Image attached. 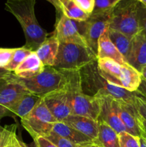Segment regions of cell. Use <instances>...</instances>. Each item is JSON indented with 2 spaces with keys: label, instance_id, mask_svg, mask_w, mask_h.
<instances>
[{
  "label": "cell",
  "instance_id": "cell-32",
  "mask_svg": "<svg viewBox=\"0 0 146 147\" xmlns=\"http://www.w3.org/2000/svg\"><path fill=\"white\" fill-rule=\"evenodd\" d=\"M135 105L139 115L146 121V98L140 96L138 93L135 97Z\"/></svg>",
  "mask_w": 146,
  "mask_h": 147
},
{
  "label": "cell",
  "instance_id": "cell-21",
  "mask_svg": "<svg viewBox=\"0 0 146 147\" xmlns=\"http://www.w3.org/2000/svg\"><path fill=\"white\" fill-rule=\"evenodd\" d=\"M52 131L77 145L84 144L92 142L91 139L85 135L62 121L56 122L53 126Z\"/></svg>",
  "mask_w": 146,
  "mask_h": 147
},
{
  "label": "cell",
  "instance_id": "cell-17",
  "mask_svg": "<svg viewBox=\"0 0 146 147\" xmlns=\"http://www.w3.org/2000/svg\"><path fill=\"white\" fill-rule=\"evenodd\" d=\"M45 66L35 52H31L13 73L19 78L29 79L42 73Z\"/></svg>",
  "mask_w": 146,
  "mask_h": 147
},
{
  "label": "cell",
  "instance_id": "cell-15",
  "mask_svg": "<svg viewBox=\"0 0 146 147\" xmlns=\"http://www.w3.org/2000/svg\"><path fill=\"white\" fill-rule=\"evenodd\" d=\"M118 112L126 132L133 136L140 137L141 132L138 123L140 115L136 109L135 105L119 100Z\"/></svg>",
  "mask_w": 146,
  "mask_h": 147
},
{
  "label": "cell",
  "instance_id": "cell-8",
  "mask_svg": "<svg viewBox=\"0 0 146 147\" xmlns=\"http://www.w3.org/2000/svg\"><path fill=\"white\" fill-rule=\"evenodd\" d=\"M56 122L57 121L49 111L43 98L29 114L21 119V125L33 140L40 136H46L51 133Z\"/></svg>",
  "mask_w": 146,
  "mask_h": 147
},
{
  "label": "cell",
  "instance_id": "cell-33",
  "mask_svg": "<svg viewBox=\"0 0 146 147\" xmlns=\"http://www.w3.org/2000/svg\"><path fill=\"white\" fill-rule=\"evenodd\" d=\"M82 11L90 15L94 7V0H74Z\"/></svg>",
  "mask_w": 146,
  "mask_h": 147
},
{
  "label": "cell",
  "instance_id": "cell-41",
  "mask_svg": "<svg viewBox=\"0 0 146 147\" xmlns=\"http://www.w3.org/2000/svg\"><path fill=\"white\" fill-rule=\"evenodd\" d=\"M140 147H146V139L143 136L140 137Z\"/></svg>",
  "mask_w": 146,
  "mask_h": 147
},
{
  "label": "cell",
  "instance_id": "cell-20",
  "mask_svg": "<svg viewBox=\"0 0 146 147\" xmlns=\"http://www.w3.org/2000/svg\"><path fill=\"white\" fill-rule=\"evenodd\" d=\"M42 97L31 93L23 95L10 109V116H18L20 119L26 117L34 108L41 101Z\"/></svg>",
  "mask_w": 146,
  "mask_h": 147
},
{
  "label": "cell",
  "instance_id": "cell-2",
  "mask_svg": "<svg viewBox=\"0 0 146 147\" xmlns=\"http://www.w3.org/2000/svg\"><path fill=\"white\" fill-rule=\"evenodd\" d=\"M97 59L80 70L81 87L84 93L90 96H110L120 101L135 104L137 92H130L109 83L100 75Z\"/></svg>",
  "mask_w": 146,
  "mask_h": 147
},
{
  "label": "cell",
  "instance_id": "cell-25",
  "mask_svg": "<svg viewBox=\"0 0 146 147\" xmlns=\"http://www.w3.org/2000/svg\"><path fill=\"white\" fill-rule=\"evenodd\" d=\"M32 51H31L29 49L26 48L25 47H19L15 48L14 55L11 58V61L9 62L8 65L4 67V69L9 70L10 72H14L17 69V67L21 64L23 60L30 54Z\"/></svg>",
  "mask_w": 146,
  "mask_h": 147
},
{
  "label": "cell",
  "instance_id": "cell-13",
  "mask_svg": "<svg viewBox=\"0 0 146 147\" xmlns=\"http://www.w3.org/2000/svg\"><path fill=\"white\" fill-rule=\"evenodd\" d=\"M43 100L57 121H62L71 115V109L64 88L48 93L43 97Z\"/></svg>",
  "mask_w": 146,
  "mask_h": 147
},
{
  "label": "cell",
  "instance_id": "cell-36",
  "mask_svg": "<svg viewBox=\"0 0 146 147\" xmlns=\"http://www.w3.org/2000/svg\"><path fill=\"white\" fill-rule=\"evenodd\" d=\"M138 123L140 132H141V136H143L146 139V121L143 119L141 116H139Z\"/></svg>",
  "mask_w": 146,
  "mask_h": 147
},
{
  "label": "cell",
  "instance_id": "cell-12",
  "mask_svg": "<svg viewBox=\"0 0 146 147\" xmlns=\"http://www.w3.org/2000/svg\"><path fill=\"white\" fill-rule=\"evenodd\" d=\"M97 98L100 100V112L97 121L106 123L118 134L126 132L125 128L119 116V100L110 96H100Z\"/></svg>",
  "mask_w": 146,
  "mask_h": 147
},
{
  "label": "cell",
  "instance_id": "cell-35",
  "mask_svg": "<svg viewBox=\"0 0 146 147\" xmlns=\"http://www.w3.org/2000/svg\"><path fill=\"white\" fill-rule=\"evenodd\" d=\"M6 147H28L21 139L18 138L17 134H14L10 139L9 142Z\"/></svg>",
  "mask_w": 146,
  "mask_h": 147
},
{
  "label": "cell",
  "instance_id": "cell-24",
  "mask_svg": "<svg viewBox=\"0 0 146 147\" xmlns=\"http://www.w3.org/2000/svg\"><path fill=\"white\" fill-rule=\"evenodd\" d=\"M108 35L112 42L115 45L119 52L126 60V57L130 50L131 40L120 32L111 30L110 28L108 29Z\"/></svg>",
  "mask_w": 146,
  "mask_h": 147
},
{
  "label": "cell",
  "instance_id": "cell-38",
  "mask_svg": "<svg viewBox=\"0 0 146 147\" xmlns=\"http://www.w3.org/2000/svg\"><path fill=\"white\" fill-rule=\"evenodd\" d=\"M12 73L13 72H10L9 70H6V69L0 67V82L7 79L9 76H11Z\"/></svg>",
  "mask_w": 146,
  "mask_h": 147
},
{
  "label": "cell",
  "instance_id": "cell-19",
  "mask_svg": "<svg viewBox=\"0 0 146 147\" xmlns=\"http://www.w3.org/2000/svg\"><path fill=\"white\" fill-rule=\"evenodd\" d=\"M60 41L55 34L47 37L35 53L44 66H54L60 47Z\"/></svg>",
  "mask_w": 146,
  "mask_h": 147
},
{
  "label": "cell",
  "instance_id": "cell-28",
  "mask_svg": "<svg viewBox=\"0 0 146 147\" xmlns=\"http://www.w3.org/2000/svg\"><path fill=\"white\" fill-rule=\"evenodd\" d=\"M121 0H94V7L92 14L111 11Z\"/></svg>",
  "mask_w": 146,
  "mask_h": 147
},
{
  "label": "cell",
  "instance_id": "cell-1",
  "mask_svg": "<svg viewBox=\"0 0 146 147\" xmlns=\"http://www.w3.org/2000/svg\"><path fill=\"white\" fill-rule=\"evenodd\" d=\"M36 0H7L5 9L19 22L26 39L24 47L35 52L47 38V32L37 22L34 12Z\"/></svg>",
  "mask_w": 146,
  "mask_h": 147
},
{
  "label": "cell",
  "instance_id": "cell-5",
  "mask_svg": "<svg viewBox=\"0 0 146 147\" xmlns=\"http://www.w3.org/2000/svg\"><path fill=\"white\" fill-rule=\"evenodd\" d=\"M137 0H121L112 10L109 28L116 30L132 40L140 31Z\"/></svg>",
  "mask_w": 146,
  "mask_h": 147
},
{
  "label": "cell",
  "instance_id": "cell-43",
  "mask_svg": "<svg viewBox=\"0 0 146 147\" xmlns=\"http://www.w3.org/2000/svg\"><path fill=\"white\" fill-rule=\"evenodd\" d=\"M137 1H138L139 2L141 3V4H143V5L146 6V0H137Z\"/></svg>",
  "mask_w": 146,
  "mask_h": 147
},
{
  "label": "cell",
  "instance_id": "cell-39",
  "mask_svg": "<svg viewBox=\"0 0 146 147\" xmlns=\"http://www.w3.org/2000/svg\"><path fill=\"white\" fill-rule=\"evenodd\" d=\"M46 1H47L48 2H50V4H52L53 6H54L56 11H57V15H58L59 17L62 14L61 11V8H60V2H59V0H46Z\"/></svg>",
  "mask_w": 146,
  "mask_h": 147
},
{
  "label": "cell",
  "instance_id": "cell-18",
  "mask_svg": "<svg viewBox=\"0 0 146 147\" xmlns=\"http://www.w3.org/2000/svg\"><path fill=\"white\" fill-rule=\"evenodd\" d=\"M109 29V28H108ZM108 29L104 32L98 40L97 58H110L121 65L127 63L117 47L112 42L108 35Z\"/></svg>",
  "mask_w": 146,
  "mask_h": 147
},
{
  "label": "cell",
  "instance_id": "cell-34",
  "mask_svg": "<svg viewBox=\"0 0 146 147\" xmlns=\"http://www.w3.org/2000/svg\"><path fill=\"white\" fill-rule=\"evenodd\" d=\"M36 147H57L50 140L44 136H40L34 139Z\"/></svg>",
  "mask_w": 146,
  "mask_h": 147
},
{
  "label": "cell",
  "instance_id": "cell-26",
  "mask_svg": "<svg viewBox=\"0 0 146 147\" xmlns=\"http://www.w3.org/2000/svg\"><path fill=\"white\" fill-rule=\"evenodd\" d=\"M17 125L11 124L1 126L0 125V147H6L17 131Z\"/></svg>",
  "mask_w": 146,
  "mask_h": 147
},
{
  "label": "cell",
  "instance_id": "cell-27",
  "mask_svg": "<svg viewBox=\"0 0 146 147\" xmlns=\"http://www.w3.org/2000/svg\"><path fill=\"white\" fill-rule=\"evenodd\" d=\"M120 147H140V137L133 136L127 132L119 134Z\"/></svg>",
  "mask_w": 146,
  "mask_h": 147
},
{
  "label": "cell",
  "instance_id": "cell-30",
  "mask_svg": "<svg viewBox=\"0 0 146 147\" xmlns=\"http://www.w3.org/2000/svg\"><path fill=\"white\" fill-rule=\"evenodd\" d=\"M137 19L140 31H141L146 37V6L141 3H138L137 7Z\"/></svg>",
  "mask_w": 146,
  "mask_h": 147
},
{
  "label": "cell",
  "instance_id": "cell-22",
  "mask_svg": "<svg viewBox=\"0 0 146 147\" xmlns=\"http://www.w3.org/2000/svg\"><path fill=\"white\" fill-rule=\"evenodd\" d=\"M98 123V136L94 142L101 147H120L118 134L106 123L102 122Z\"/></svg>",
  "mask_w": 146,
  "mask_h": 147
},
{
  "label": "cell",
  "instance_id": "cell-37",
  "mask_svg": "<svg viewBox=\"0 0 146 147\" xmlns=\"http://www.w3.org/2000/svg\"><path fill=\"white\" fill-rule=\"evenodd\" d=\"M140 96H142L143 97L145 98H146V80L145 79L143 78H142L141 82H140V84L138 88L136 90Z\"/></svg>",
  "mask_w": 146,
  "mask_h": 147
},
{
  "label": "cell",
  "instance_id": "cell-9",
  "mask_svg": "<svg viewBox=\"0 0 146 147\" xmlns=\"http://www.w3.org/2000/svg\"><path fill=\"white\" fill-rule=\"evenodd\" d=\"M84 31L85 21L71 20L62 14L57 18L54 34L60 43H70L88 47L84 37Z\"/></svg>",
  "mask_w": 146,
  "mask_h": 147
},
{
  "label": "cell",
  "instance_id": "cell-3",
  "mask_svg": "<svg viewBox=\"0 0 146 147\" xmlns=\"http://www.w3.org/2000/svg\"><path fill=\"white\" fill-rule=\"evenodd\" d=\"M67 79L64 89L67 93L71 114L85 116L97 121L100 112L99 98L84 93L81 87L80 70H63Z\"/></svg>",
  "mask_w": 146,
  "mask_h": 147
},
{
  "label": "cell",
  "instance_id": "cell-44",
  "mask_svg": "<svg viewBox=\"0 0 146 147\" xmlns=\"http://www.w3.org/2000/svg\"><path fill=\"white\" fill-rule=\"evenodd\" d=\"M145 67H146V66H145Z\"/></svg>",
  "mask_w": 146,
  "mask_h": 147
},
{
  "label": "cell",
  "instance_id": "cell-23",
  "mask_svg": "<svg viewBox=\"0 0 146 147\" xmlns=\"http://www.w3.org/2000/svg\"><path fill=\"white\" fill-rule=\"evenodd\" d=\"M62 14L71 20L84 22L90 15L80 9L74 0H59Z\"/></svg>",
  "mask_w": 146,
  "mask_h": 147
},
{
  "label": "cell",
  "instance_id": "cell-29",
  "mask_svg": "<svg viewBox=\"0 0 146 147\" xmlns=\"http://www.w3.org/2000/svg\"><path fill=\"white\" fill-rule=\"evenodd\" d=\"M44 137L47 138L48 140H50L52 143L54 144L57 147H77L78 145L74 144L72 142H70L67 139H64V138L61 137V136H58L56 134L53 133L52 131L48 135Z\"/></svg>",
  "mask_w": 146,
  "mask_h": 147
},
{
  "label": "cell",
  "instance_id": "cell-16",
  "mask_svg": "<svg viewBox=\"0 0 146 147\" xmlns=\"http://www.w3.org/2000/svg\"><path fill=\"white\" fill-rule=\"evenodd\" d=\"M62 122L76 129L92 141L97 139L99 132V123L97 121L85 116L71 114Z\"/></svg>",
  "mask_w": 146,
  "mask_h": 147
},
{
  "label": "cell",
  "instance_id": "cell-6",
  "mask_svg": "<svg viewBox=\"0 0 146 147\" xmlns=\"http://www.w3.org/2000/svg\"><path fill=\"white\" fill-rule=\"evenodd\" d=\"M97 55L89 47L70 43H60L53 67L57 70H80L97 60Z\"/></svg>",
  "mask_w": 146,
  "mask_h": 147
},
{
  "label": "cell",
  "instance_id": "cell-7",
  "mask_svg": "<svg viewBox=\"0 0 146 147\" xmlns=\"http://www.w3.org/2000/svg\"><path fill=\"white\" fill-rule=\"evenodd\" d=\"M18 79L30 93L42 98L52 92L64 88L67 83L64 73L53 66H45L42 73L31 78Z\"/></svg>",
  "mask_w": 146,
  "mask_h": 147
},
{
  "label": "cell",
  "instance_id": "cell-40",
  "mask_svg": "<svg viewBox=\"0 0 146 147\" xmlns=\"http://www.w3.org/2000/svg\"><path fill=\"white\" fill-rule=\"evenodd\" d=\"M77 147H101L100 145L97 144V143L92 141V142H90V143L87 144H82V145H78Z\"/></svg>",
  "mask_w": 146,
  "mask_h": 147
},
{
  "label": "cell",
  "instance_id": "cell-10",
  "mask_svg": "<svg viewBox=\"0 0 146 147\" xmlns=\"http://www.w3.org/2000/svg\"><path fill=\"white\" fill-rule=\"evenodd\" d=\"M29 93L14 74L0 82V119L10 116V109L24 94Z\"/></svg>",
  "mask_w": 146,
  "mask_h": 147
},
{
  "label": "cell",
  "instance_id": "cell-42",
  "mask_svg": "<svg viewBox=\"0 0 146 147\" xmlns=\"http://www.w3.org/2000/svg\"><path fill=\"white\" fill-rule=\"evenodd\" d=\"M140 74H141L142 78L146 80V67H144L142 69L141 72H140Z\"/></svg>",
  "mask_w": 146,
  "mask_h": 147
},
{
  "label": "cell",
  "instance_id": "cell-31",
  "mask_svg": "<svg viewBox=\"0 0 146 147\" xmlns=\"http://www.w3.org/2000/svg\"><path fill=\"white\" fill-rule=\"evenodd\" d=\"M15 48H0V67L4 68L11 61Z\"/></svg>",
  "mask_w": 146,
  "mask_h": 147
},
{
  "label": "cell",
  "instance_id": "cell-14",
  "mask_svg": "<svg viewBox=\"0 0 146 147\" xmlns=\"http://www.w3.org/2000/svg\"><path fill=\"white\" fill-rule=\"evenodd\" d=\"M126 61L140 73L146 66V37L141 31L131 40Z\"/></svg>",
  "mask_w": 146,
  "mask_h": 147
},
{
  "label": "cell",
  "instance_id": "cell-11",
  "mask_svg": "<svg viewBox=\"0 0 146 147\" xmlns=\"http://www.w3.org/2000/svg\"><path fill=\"white\" fill-rule=\"evenodd\" d=\"M111 11L91 14L85 21V31L84 37L88 47L97 55L98 40L104 31L109 28Z\"/></svg>",
  "mask_w": 146,
  "mask_h": 147
},
{
  "label": "cell",
  "instance_id": "cell-4",
  "mask_svg": "<svg viewBox=\"0 0 146 147\" xmlns=\"http://www.w3.org/2000/svg\"><path fill=\"white\" fill-rule=\"evenodd\" d=\"M97 62L100 75L109 83L130 92L137 90L142 76L133 66L128 63L121 65L110 58L97 59Z\"/></svg>",
  "mask_w": 146,
  "mask_h": 147
}]
</instances>
